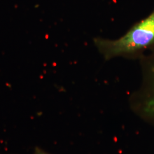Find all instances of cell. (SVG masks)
<instances>
[{"label":"cell","instance_id":"obj_1","mask_svg":"<svg viewBox=\"0 0 154 154\" xmlns=\"http://www.w3.org/2000/svg\"><path fill=\"white\" fill-rule=\"evenodd\" d=\"M94 44L105 60L116 57H142L154 49V9L148 16L134 24L115 39L97 37Z\"/></svg>","mask_w":154,"mask_h":154},{"label":"cell","instance_id":"obj_2","mask_svg":"<svg viewBox=\"0 0 154 154\" xmlns=\"http://www.w3.org/2000/svg\"><path fill=\"white\" fill-rule=\"evenodd\" d=\"M142 56L143 85L136 95L134 107L143 116L154 121V49Z\"/></svg>","mask_w":154,"mask_h":154},{"label":"cell","instance_id":"obj_3","mask_svg":"<svg viewBox=\"0 0 154 154\" xmlns=\"http://www.w3.org/2000/svg\"><path fill=\"white\" fill-rule=\"evenodd\" d=\"M34 154H50L46 152L44 149L37 147L34 151Z\"/></svg>","mask_w":154,"mask_h":154}]
</instances>
